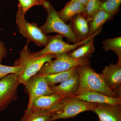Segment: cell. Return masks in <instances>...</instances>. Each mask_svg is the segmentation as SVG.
<instances>
[{"mask_svg": "<svg viewBox=\"0 0 121 121\" xmlns=\"http://www.w3.org/2000/svg\"><path fill=\"white\" fill-rule=\"evenodd\" d=\"M27 43L20 52L19 56L15 60L13 66H20L22 70L19 75L20 84L24 85L31 77L38 73L45 63L51 61L56 57V55L47 54L35 57L30 52Z\"/></svg>", "mask_w": 121, "mask_h": 121, "instance_id": "6da1fadb", "label": "cell"}, {"mask_svg": "<svg viewBox=\"0 0 121 121\" xmlns=\"http://www.w3.org/2000/svg\"><path fill=\"white\" fill-rule=\"evenodd\" d=\"M78 72L79 80L78 90L98 91L112 97H119L107 86L102 74L95 72L90 65L78 66Z\"/></svg>", "mask_w": 121, "mask_h": 121, "instance_id": "7a4b0ae2", "label": "cell"}, {"mask_svg": "<svg viewBox=\"0 0 121 121\" xmlns=\"http://www.w3.org/2000/svg\"><path fill=\"white\" fill-rule=\"evenodd\" d=\"M45 9L48 13L47 18L45 23L39 27L44 35L56 33L66 37L68 42L74 44L80 42L73 32L71 24H67L60 18L51 4Z\"/></svg>", "mask_w": 121, "mask_h": 121, "instance_id": "3957f363", "label": "cell"}, {"mask_svg": "<svg viewBox=\"0 0 121 121\" xmlns=\"http://www.w3.org/2000/svg\"><path fill=\"white\" fill-rule=\"evenodd\" d=\"M96 104L71 97L63 98L52 114L51 121L74 117L82 112L92 111Z\"/></svg>", "mask_w": 121, "mask_h": 121, "instance_id": "277c9868", "label": "cell"}, {"mask_svg": "<svg viewBox=\"0 0 121 121\" xmlns=\"http://www.w3.org/2000/svg\"><path fill=\"white\" fill-rule=\"evenodd\" d=\"M82 65H90L89 57L75 59L69 56L68 52L56 55L51 61L45 63L37 74L44 76L68 70Z\"/></svg>", "mask_w": 121, "mask_h": 121, "instance_id": "5b68a950", "label": "cell"}, {"mask_svg": "<svg viewBox=\"0 0 121 121\" xmlns=\"http://www.w3.org/2000/svg\"><path fill=\"white\" fill-rule=\"evenodd\" d=\"M16 15L17 25L20 32L27 39V43L33 42L39 47L45 46L47 44L50 36L44 35L35 23H29L25 17V15L20 7Z\"/></svg>", "mask_w": 121, "mask_h": 121, "instance_id": "8992f818", "label": "cell"}, {"mask_svg": "<svg viewBox=\"0 0 121 121\" xmlns=\"http://www.w3.org/2000/svg\"><path fill=\"white\" fill-rule=\"evenodd\" d=\"M102 28L100 29L93 35L80 41L78 43L70 44L65 43L63 40V36L58 35L50 36L47 44L43 50L38 52H32V55L35 57H39L47 54H53L56 55L64 52H68L73 51L78 47L86 43L93 36H96L101 32Z\"/></svg>", "mask_w": 121, "mask_h": 121, "instance_id": "52a82bcc", "label": "cell"}, {"mask_svg": "<svg viewBox=\"0 0 121 121\" xmlns=\"http://www.w3.org/2000/svg\"><path fill=\"white\" fill-rule=\"evenodd\" d=\"M20 84L17 74H10L0 79V112L17 99Z\"/></svg>", "mask_w": 121, "mask_h": 121, "instance_id": "ba28073f", "label": "cell"}, {"mask_svg": "<svg viewBox=\"0 0 121 121\" xmlns=\"http://www.w3.org/2000/svg\"><path fill=\"white\" fill-rule=\"evenodd\" d=\"M24 86L29 94L27 109L30 108L34 99L39 96L53 94L43 76L36 74L27 80Z\"/></svg>", "mask_w": 121, "mask_h": 121, "instance_id": "9c48e42d", "label": "cell"}, {"mask_svg": "<svg viewBox=\"0 0 121 121\" xmlns=\"http://www.w3.org/2000/svg\"><path fill=\"white\" fill-rule=\"evenodd\" d=\"M101 74L107 86L121 98V64L111 63L104 67Z\"/></svg>", "mask_w": 121, "mask_h": 121, "instance_id": "30bf717a", "label": "cell"}, {"mask_svg": "<svg viewBox=\"0 0 121 121\" xmlns=\"http://www.w3.org/2000/svg\"><path fill=\"white\" fill-rule=\"evenodd\" d=\"M70 97L92 103L121 105V98L112 97L103 93L93 91L78 90Z\"/></svg>", "mask_w": 121, "mask_h": 121, "instance_id": "8fae6325", "label": "cell"}, {"mask_svg": "<svg viewBox=\"0 0 121 121\" xmlns=\"http://www.w3.org/2000/svg\"><path fill=\"white\" fill-rule=\"evenodd\" d=\"M92 111L97 115L99 121H121V105L96 103Z\"/></svg>", "mask_w": 121, "mask_h": 121, "instance_id": "7c38bea8", "label": "cell"}, {"mask_svg": "<svg viewBox=\"0 0 121 121\" xmlns=\"http://www.w3.org/2000/svg\"><path fill=\"white\" fill-rule=\"evenodd\" d=\"M63 95L56 94L42 95L34 99L30 108L48 111L52 113L56 109L59 103L63 98Z\"/></svg>", "mask_w": 121, "mask_h": 121, "instance_id": "4fadbf2b", "label": "cell"}, {"mask_svg": "<svg viewBox=\"0 0 121 121\" xmlns=\"http://www.w3.org/2000/svg\"><path fill=\"white\" fill-rule=\"evenodd\" d=\"M79 80L78 74L60 83L58 85L50 87L53 94L65 97L73 95L79 87Z\"/></svg>", "mask_w": 121, "mask_h": 121, "instance_id": "5bb4252c", "label": "cell"}, {"mask_svg": "<svg viewBox=\"0 0 121 121\" xmlns=\"http://www.w3.org/2000/svg\"><path fill=\"white\" fill-rule=\"evenodd\" d=\"M70 21L73 32L80 41L89 37L90 22L84 13L76 15Z\"/></svg>", "mask_w": 121, "mask_h": 121, "instance_id": "9a60e30c", "label": "cell"}, {"mask_svg": "<svg viewBox=\"0 0 121 121\" xmlns=\"http://www.w3.org/2000/svg\"><path fill=\"white\" fill-rule=\"evenodd\" d=\"M85 7L77 1L71 0L67 2L64 8L57 12L59 17L66 24L71 18L78 14L85 13Z\"/></svg>", "mask_w": 121, "mask_h": 121, "instance_id": "2e32d148", "label": "cell"}, {"mask_svg": "<svg viewBox=\"0 0 121 121\" xmlns=\"http://www.w3.org/2000/svg\"><path fill=\"white\" fill-rule=\"evenodd\" d=\"M114 16L104 10L99 9L89 22V37L93 35L102 28L103 25L106 22L112 20Z\"/></svg>", "mask_w": 121, "mask_h": 121, "instance_id": "e0dca14e", "label": "cell"}, {"mask_svg": "<svg viewBox=\"0 0 121 121\" xmlns=\"http://www.w3.org/2000/svg\"><path fill=\"white\" fill-rule=\"evenodd\" d=\"M78 74V66L62 72L44 76L48 86H53L59 83H61Z\"/></svg>", "mask_w": 121, "mask_h": 121, "instance_id": "ac0fdd59", "label": "cell"}, {"mask_svg": "<svg viewBox=\"0 0 121 121\" xmlns=\"http://www.w3.org/2000/svg\"><path fill=\"white\" fill-rule=\"evenodd\" d=\"M52 116L48 111L27 109L21 121H51Z\"/></svg>", "mask_w": 121, "mask_h": 121, "instance_id": "d6986e66", "label": "cell"}, {"mask_svg": "<svg viewBox=\"0 0 121 121\" xmlns=\"http://www.w3.org/2000/svg\"><path fill=\"white\" fill-rule=\"evenodd\" d=\"M93 36L86 43L78 47L72 52L68 53L69 56L75 59H80L89 57L95 51V48L94 44V38Z\"/></svg>", "mask_w": 121, "mask_h": 121, "instance_id": "ffe728a7", "label": "cell"}, {"mask_svg": "<svg viewBox=\"0 0 121 121\" xmlns=\"http://www.w3.org/2000/svg\"><path fill=\"white\" fill-rule=\"evenodd\" d=\"M103 50L107 52L112 51L118 57L117 62L121 64V37L106 39L102 41Z\"/></svg>", "mask_w": 121, "mask_h": 121, "instance_id": "44dd1931", "label": "cell"}, {"mask_svg": "<svg viewBox=\"0 0 121 121\" xmlns=\"http://www.w3.org/2000/svg\"><path fill=\"white\" fill-rule=\"evenodd\" d=\"M102 2L100 0H89L85 6L84 15L89 22L99 11Z\"/></svg>", "mask_w": 121, "mask_h": 121, "instance_id": "7402d4cb", "label": "cell"}, {"mask_svg": "<svg viewBox=\"0 0 121 121\" xmlns=\"http://www.w3.org/2000/svg\"><path fill=\"white\" fill-rule=\"evenodd\" d=\"M121 4V0H107L102 2L99 9L115 16L119 12Z\"/></svg>", "mask_w": 121, "mask_h": 121, "instance_id": "603a6c76", "label": "cell"}, {"mask_svg": "<svg viewBox=\"0 0 121 121\" xmlns=\"http://www.w3.org/2000/svg\"><path fill=\"white\" fill-rule=\"evenodd\" d=\"M18 7H20L23 13L25 15L27 11L35 5L43 6L45 0H18Z\"/></svg>", "mask_w": 121, "mask_h": 121, "instance_id": "cb8c5ba5", "label": "cell"}, {"mask_svg": "<svg viewBox=\"0 0 121 121\" xmlns=\"http://www.w3.org/2000/svg\"><path fill=\"white\" fill-rule=\"evenodd\" d=\"M22 70L20 66H9L0 64V79L10 74L19 75Z\"/></svg>", "mask_w": 121, "mask_h": 121, "instance_id": "d4e9b609", "label": "cell"}, {"mask_svg": "<svg viewBox=\"0 0 121 121\" xmlns=\"http://www.w3.org/2000/svg\"><path fill=\"white\" fill-rule=\"evenodd\" d=\"M7 50L4 43L0 40V64L4 58L7 57Z\"/></svg>", "mask_w": 121, "mask_h": 121, "instance_id": "484cf974", "label": "cell"}, {"mask_svg": "<svg viewBox=\"0 0 121 121\" xmlns=\"http://www.w3.org/2000/svg\"><path fill=\"white\" fill-rule=\"evenodd\" d=\"M73 0L77 1H78L85 7L89 0Z\"/></svg>", "mask_w": 121, "mask_h": 121, "instance_id": "4316f807", "label": "cell"}, {"mask_svg": "<svg viewBox=\"0 0 121 121\" xmlns=\"http://www.w3.org/2000/svg\"><path fill=\"white\" fill-rule=\"evenodd\" d=\"M102 2H104V1H105L107 0H100Z\"/></svg>", "mask_w": 121, "mask_h": 121, "instance_id": "83f0119b", "label": "cell"}, {"mask_svg": "<svg viewBox=\"0 0 121 121\" xmlns=\"http://www.w3.org/2000/svg\"></svg>", "mask_w": 121, "mask_h": 121, "instance_id": "f1b7e54d", "label": "cell"}]
</instances>
